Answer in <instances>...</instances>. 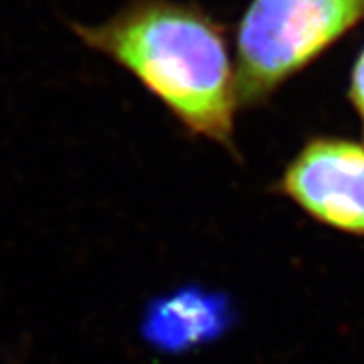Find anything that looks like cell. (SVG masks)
Wrapping results in <instances>:
<instances>
[{"label": "cell", "instance_id": "obj_1", "mask_svg": "<svg viewBox=\"0 0 364 364\" xmlns=\"http://www.w3.org/2000/svg\"><path fill=\"white\" fill-rule=\"evenodd\" d=\"M87 49L126 69L191 138L239 156L235 59L227 26L193 0H130L100 25L71 23Z\"/></svg>", "mask_w": 364, "mask_h": 364}, {"label": "cell", "instance_id": "obj_2", "mask_svg": "<svg viewBox=\"0 0 364 364\" xmlns=\"http://www.w3.org/2000/svg\"><path fill=\"white\" fill-rule=\"evenodd\" d=\"M364 21V0H249L235 28L241 109L263 107Z\"/></svg>", "mask_w": 364, "mask_h": 364}, {"label": "cell", "instance_id": "obj_3", "mask_svg": "<svg viewBox=\"0 0 364 364\" xmlns=\"http://www.w3.org/2000/svg\"><path fill=\"white\" fill-rule=\"evenodd\" d=\"M273 191L312 221L364 239V140L326 134L308 138Z\"/></svg>", "mask_w": 364, "mask_h": 364}, {"label": "cell", "instance_id": "obj_4", "mask_svg": "<svg viewBox=\"0 0 364 364\" xmlns=\"http://www.w3.org/2000/svg\"><path fill=\"white\" fill-rule=\"evenodd\" d=\"M235 320L237 312L227 294L191 284L146 304L140 336L152 350L178 356L219 342Z\"/></svg>", "mask_w": 364, "mask_h": 364}, {"label": "cell", "instance_id": "obj_5", "mask_svg": "<svg viewBox=\"0 0 364 364\" xmlns=\"http://www.w3.org/2000/svg\"><path fill=\"white\" fill-rule=\"evenodd\" d=\"M346 97L350 102L354 114L360 119V128H363L364 136V45L363 49L358 51V55H356L354 63H352Z\"/></svg>", "mask_w": 364, "mask_h": 364}]
</instances>
